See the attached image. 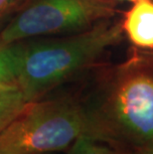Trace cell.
I'll return each instance as SVG.
<instances>
[{
	"label": "cell",
	"instance_id": "cell-10",
	"mask_svg": "<svg viewBox=\"0 0 153 154\" xmlns=\"http://www.w3.org/2000/svg\"><path fill=\"white\" fill-rule=\"evenodd\" d=\"M130 154H153V146L147 147V148H144V149L137 150V151L130 153Z\"/></svg>",
	"mask_w": 153,
	"mask_h": 154
},
{
	"label": "cell",
	"instance_id": "cell-6",
	"mask_svg": "<svg viewBox=\"0 0 153 154\" xmlns=\"http://www.w3.org/2000/svg\"><path fill=\"white\" fill-rule=\"evenodd\" d=\"M27 100L16 84L0 88V132L17 116Z\"/></svg>",
	"mask_w": 153,
	"mask_h": 154
},
{
	"label": "cell",
	"instance_id": "cell-3",
	"mask_svg": "<svg viewBox=\"0 0 153 154\" xmlns=\"http://www.w3.org/2000/svg\"><path fill=\"white\" fill-rule=\"evenodd\" d=\"M90 134L84 104L70 97L34 100L0 132V154H50L69 150Z\"/></svg>",
	"mask_w": 153,
	"mask_h": 154
},
{
	"label": "cell",
	"instance_id": "cell-9",
	"mask_svg": "<svg viewBox=\"0 0 153 154\" xmlns=\"http://www.w3.org/2000/svg\"><path fill=\"white\" fill-rule=\"evenodd\" d=\"M25 0H0V24L7 22Z\"/></svg>",
	"mask_w": 153,
	"mask_h": 154
},
{
	"label": "cell",
	"instance_id": "cell-2",
	"mask_svg": "<svg viewBox=\"0 0 153 154\" xmlns=\"http://www.w3.org/2000/svg\"><path fill=\"white\" fill-rule=\"evenodd\" d=\"M124 39L121 22L107 20L87 31L8 44L15 84L27 103L96 66Z\"/></svg>",
	"mask_w": 153,
	"mask_h": 154
},
{
	"label": "cell",
	"instance_id": "cell-7",
	"mask_svg": "<svg viewBox=\"0 0 153 154\" xmlns=\"http://www.w3.org/2000/svg\"><path fill=\"white\" fill-rule=\"evenodd\" d=\"M70 154H125L109 143L90 135L80 137L69 149Z\"/></svg>",
	"mask_w": 153,
	"mask_h": 154
},
{
	"label": "cell",
	"instance_id": "cell-11",
	"mask_svg": "<svg viewBox=\"0 0 153 154\" xmlns=\"http://www.w3.org/2000/svg\"><path fill=\"white\" fill-rule=\"evenodd\" d=\"M118 2H132L133 1V0H118Z\"/></svg>",
	"mask_w": 153,
	"mask_h": 154
},
{
	"label": "cell",
	"instance_id": "cell-1",
	"mask_svg": "<svg viewBox=\"0 0 153 154\" xmlns=\"http://www.w3.org/2000/svg\"><path fill=\"white\" fill-rule=\"evenodd\" d=\"M127 55L106 69L84 107L89 135L130 154L153 146V51L131 46Z\"/></svg>",
	"mask_w": 153,
	"mask_h": 154
},
{
	"label": "cell",
	"instance_id": "cell-5",
	"mask_svg": "<svg viewBox=\"0 0 153 154\" xmlns=\"http://www.w3.org/2000/svg\"><path fill=\"white\" fill-rule=\"evenodd\" d=\"M120 18L124 37L132 47L153 51V0H133Z\"/></svg>",
	"mask_w": 153,
	"mask_h": 154
},
{
	"label": "cell",
	"instance_id": "cell-4",
	"mask_svg": "<svg viewBox=\"0 0 153 154\" xmlns=\"http://www.w3.org/2000/svg\"><path fill=\"white\" fill-rule=\"evenodd\" d=\"M118 0H25L0 29V44L87 31L115 18Z\"/></svg>",
	"mask_w": 153,
	"mask_h": 154
},
{
	"label": "cell",
	"instance_id": "cell-8",
	"mask_svg": "<svg viewBox=\"0 0 153 154\" xmlns=\"http://www.w3.org/2000/svg\"><path fill=\"white\" fill-rule=\"evenodd\" d=\"M10 84H15V82L13 78L8 45L0 44V88Z\"/></svg>",
	"mask_w": 153,
	"mask_h": 154
}]
</instances>
